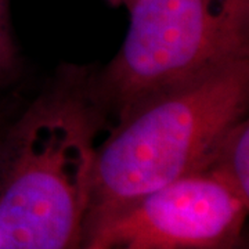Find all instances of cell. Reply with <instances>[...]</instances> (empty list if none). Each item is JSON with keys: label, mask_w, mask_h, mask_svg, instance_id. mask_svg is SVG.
I'll list each match as a JSON object with an SVG mask.
<instances>
[{"label": "cell", "mask_w": 249, "mask_h": 249, "mask_svg": "<svg viewBox=\"0 0 249 249\" xmlns=\"http://www.w3.org/2000/svg\"><path fill=\"white\" fill-rule=\"evenodd\" d=\"M249 201L211 170L160 187L98 223L83 249H235Z\"/></svg>", "instance_id": "obj_4"}, {"label": "cell", "mask_w": 249, "mask_h": 249, "mask_svg": "<svg viewBox=\"0 0 249 249\" xmlns=\"http://www.w3.org/2000/svg\"><path fill=\"white\" fill-rule=\"evenodd\" d=\"M248 101L249 57L158 93L121 116L97 147L85 235L142 196L204 169L223 134L247 116Z\"/></svg>", "instance_id": "obj_2"}, {"label": "cell", "mask_w": 249, "mask_h": 249, "mask_svg": "<svg viewBox=\"0 0 249 249\" xmlns=\"http://www.w3.org/2000/svg\"><path fill=\"white\" fill-rule=\"evenodd\" d=\"M11 0H0V82L17 70L18 50L11 29Z\"/></svg>", "instance_id": "obj_6"}, {"label": "cell", "mask_w": 249, "mask_h": 249, "mask_svg": "<svg viewBox=\"0 0 249 249\" xmlns=\"http://www.w3.org/2000/svg\"><path fill=\"white\" fill-rule=\"evenodd\" d=\"M106 1H107L109 6H112V7H122V6H124V7L127 9L129 4H130L133 0H106Z\"/></svg>", "instance_id": "obj_7"}, {"label": "cell", "mask_w": 249, "mask_h": 249, "mask_svg": "<svg viewBox=\"0 0 249 249\" xmlns=\"http://www.w3.org/2000/svg\"><path fill=\"white\" fill-rule=\"evenodd\" d=\"M3 133H4V132H1V126H0V140H1V136H3Z\"/></svg>", "instance_id": "obj_9"}, {"label": "cell", "mask_w": 249, "mask_h": 249, "mask_svg": "<svg viewBox=\"0 0 249 249\" xmlns=\"http://www.w3.org/2000/svg\"><path fill=\"white\" fill-rule=\"evenodd\" d=\"M94 91L118 118L165 90L249 57V0H133Z\"/></svg>", "instance_id": "obj_3"}, {"label": "cell", "mask_w": 249, "mask_h": 249, "mask_svg": "<svg viewBox=\"0 0 249 249\" xmlns=\"http://www.w3.org/2000/svg\"><path fill=\"white\" fill-rule=\"evenodd\" d=\"M104 106L93 79L67 75L0 140V249H83Z\"/></svg>", "instance_id": "obj_1"}, {"label": "cell", "mask_w": 249, "mask_h": 249, "mask_svg": "<svg viewBox=\"0 0 249 249\" xmlns=\"http://www.w3.org/2000/svg\"><path fill=\"white\" fill-rule=\"evenodd\" d=\"M204 169L219 178L249 201V122L244 116L223 134ZM202 169V170H204Z\"/></svg>", "instance_id": "obj_5"}, {"label": "cell", "mask_w": 249, "mask_h": 249, "mask_svg": "<svg viewBox=\"0 0 249 249\" xmlns=\"http://www.w3.org/2000/svg\"><path fill=\"white\" fill-rule=\"evenodd\" d=\"M112 249H139V248H133V247H121V248H112Z\"/></svg>", "instance_id": "obj_8"}]
</instances>
